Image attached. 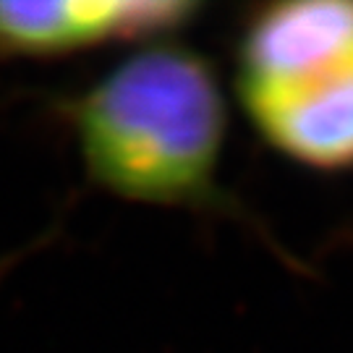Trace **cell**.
<instances>
[{"label":"cell","mask_w":353,"mask_h":353,"mask_svg":"<svg viewBox=\"0 0 353 353\" xmlns=\"http://www.w3.org/2000/svg\"><path fill=\"white\" fill-rule=\"evenodd\" d=\"M89 183L118 199L254 225L223 183L228 102L212 61L178 37L137 45L61 102Z\"/></svg>","instance_id":"cell-1"},{"label":"cell","mask_w":353,"mask_h":353,"mask_svg":"<svg viewBox=\"0 0 353 353\" xmlns=\"http://www.w3.org/2000/svg\"><path fill=\"white\" fill-rule=\"evenodd\" d=\"M233 89L259 139L285 160L353 170V0L252 8L236 34Z\"/></svg>","instance_id":"cell-2"},{"label":"cell","mask_w":353,"mask_h":353,"mask_svg":"<svg viewBox=\"0 0 353 353\" xmlns=\"http://www.w3.org/2000/svg\"><path fill=\"white\" fill-rule=\"evenodd\" d=\"M189 0H0V61H42L110 45L137 48L196 24Z\"/></svg>","instance_id":"cell-3"}]
</instances>
